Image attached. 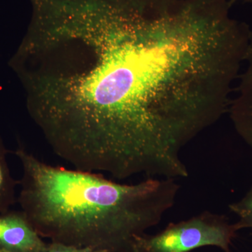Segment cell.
<instances>
[{
  "mask_svg": "<svg viewBox=\"0 0 252 252\" xmlns=\"http://www.w3.org/2000/svg\"><path fill=\"white\" fill-rule=\"evenodd\" d=\"M103 11L33 33L28 112L76 170L187 178L182 151L229 108L241 32L210 0H119Z\"/></svg>",
  "mask_w": 252,
  "mask_h": 252,
  "instance_id": "1",
  "label": "cell"
},
{
  "mask_svg": "<svg viewBox=\"0 0 252 252\" xmlns=\"http://www.w3.org/2000/svg\"><path fill=\"white\" fill-rule=\"evenodd\" d=\"M15 154L23 169L21 211L51 242L134 252L136 239L161 221L180 191L175 179L119 183L97 172L53 166L22 147Z\"/></svg>",
  "mask_w": 252,
  "mask_h": 252,
  "instance_id": "2",
  "label": "cell"
},
{
  "mask_svg": "<svg viewBox=\"0 0 252 252\" xmlns=\"http://www.w3.org/2000/svg\"><path fill=\"white\" fill-rule=\"evenodd\" d=\"M242 228L238 222L210 211L178 223H170L155 235L136 239L134 252H190L204 247H216L230 252V245Z\"/></svg>",
  "mask_w": 252,
  "mask_h": 252,
  "instance_id": "3",
  "label": "cell"
},
{
  "mask_svg": "<svg viewBox=\"0 0 252 252\" xmlns=\"http://www.w3.org/2000/svg\"><path fill=\"white\" fill-rule=\"evenodd\" d=\"M45 245L23 211L0 214V252H39Z\"/></svg>",
  "mask_w": 252,
  "mask_h": 252,
  "instance_id": "4",
  "label": "cell"
},
{
  "mask_svg": "<svg viewBox=\"0 0 252 252\" xmlns=\"http://www.w3.org/2000/svg\"><path fill=\"white\" fill-rule=\"evenodd\" d=\"M244 63L245 70L240 74L237 94L230 101L228 111L235 130L252 149V31Z\"/></svg>",
  "mask_w": 252,
  "mask_h": 252,
  "instance_id": "5",
  "label": "cell"
},
{
  "mask_svg": "<svg viewBox=\"0 0 252 252\" xmlns=\"http://www.w3.org/2000/svg\"><path fill=\"white\" fill-rule=\"evenodd\" d=\"M6 153L0 137V214L9 211L16 202V187L18 184L10 172Z\"/></svg>",
  "mask_w": 252,
  "mask_h": 252,
  "instance_id": "6",
  "label": "cell"
},
{
  "mask_svg": "<svg viewBox=\"0 0 252 252\" xmlns=\"http://www.w3.org/2000/svg\"><path fill=\"white\" fill-rule=\"evenodd\" d=\"M230 211L238 217V223L242 229L252 230V186L243 198L230 204Z\"/></svg>",
  "mask_w": 252,
  "mask_h": 252,
  "instance_id": "7",
  "label": "cell"
},
{
  "mask_svg": "<svg viewBox=\"0 0 252 252\" xmlns=\"http://www.w3.org/2000/svg\"><path fill=\"white\" fill-rule=\"evenodd\" d=\"M39 252H104L92 250L90 248H78L72 245L51 242L46 243L44 248Z\"/></svg>",
  "mask_w": 252,
  "mask_h": 252,
  "instance_id": "8",
  "label": "cell"
},
{
  "mask_svg": "<svg viewBox=\"0 0 252 252\" xmlns=\"http://www.w3.org/2000/svg\"></svg>",
  "mask_w": 252,
  "mask_h": 252,
  "instance_id": "9",
  "label": "cell"
}]
</instances>
